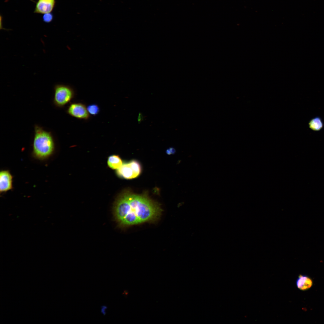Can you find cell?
Segmentation results:
<instances>
[{
	"mask_svg": "<svg viewBox=\"0 0 324 324\" xmlns=\"http://www.w3.org/2000/svg\"><path fill=\"white\" fill-rule=\"evenodd\" d=\"M113 211L119 225L125 227L154 222L159 218L162 210L159 205L146 194H137L126 190L118 197Z\"/></svg>",
	"mask_w": 324,
	"mask_h": 324,
	"instance_id": "cell-1",
	"label": "cell"
},
{
	"mask_svg": "<svg viewBox=\"0 0 324 324\" xmlns=\"http://www.w3.org/2000/svg\"><path fill=\"white\" fill-rule=\"evenodd\" d=\"M55 148L54 140L51 132L35 125L32 144L33 156L40 160H46L52 155Z\"/></svg>",
	"mask_w": 324,
	"mask_h": 324,
	"instance_id": "cell-2",
	"label": "cell"
},
{
	"mask_svg": "<svg viewBox=\"0 0 324 324\" xmlns=\"http://www.w3.org/2000/svg\"><path fill=\"white\" fill-rule=\"evenodd\" d=\"M53 103L56 107L62 108L69 103L75 96V91L71 86L58 84L54 87Z\"/></svg>",
	"mask_w": 324,
	"mask_h": 324,
	"instance_id": "cell-3",
	"label": "cell"
},
{
	"mask_svg": "<svg viewBox=\"0 0 324 324\" xmlns=\"http://www.w3.org/2000/svg\"><path fill=\"white\" fill-rule=\"evenodd\" d=\"M141 166L138 161L132 160L123 164L117 169V175L126 179H131L138 177L141 172Z\"/></svg>",
	"mask_w": 324,
	"mask_h": 324,
	"instance_id": "cell-4",
	"label": "cell"
},
{
	"mask_svg": "<svg viewBox=\"0 0 324 324\" xmlns=\"http://www.w3.org/2000/svg\"><path fill=\"white\" fill-rule=\"evenodd\" d=\"M66 112L70 116L78 119L87 120L90 117L87 106L82 103L74 102L70 104Z\"/></svg>",
	"mask_w": 324,
	"mask_h": 324,
	"instance_id": "cell-5",
	"label": "cell"
},
{
	"mask_svg": "<svg viewBox=\"0 0 324 324\" xmlns=\"http://www.w3.org/2000/svg\"><path fill=\"white\" fill-rule=\"evenodd\" d=\"M13 177L8 170H2L0 172V192H6L13 189Z\"/></svg>",
	"mask_w": 324,
	"mask_h": 324,
	"instance_id": "cell-6",
	"label": "cell"
},
{
	"mask_svg": "<svg viewBox=\"0 0 324 324\" xmlns=\"http://www.w3.org/2000/svg\"><path fill=\"white\" fill-rule=\"evenodd\" d=\"M55 3V0H38L34 12L44 14L50 13L53 8Z\"/></svg>",
	"mask_w": 324,
	"mask_h": 324,
	"instance_id": "cell-7",
	"label": "cell"
},
{
	"mask_svg": "<svg viewBox=\"0 0 324 324\" xmlns=\"http://www.w3.org/2000/svg\"><path fill=\"white\" fill-rule=\"evenodd\" d=\"M296 284L298 289L304 291L309 289L312 286L313 281L308 276L300 274L296 280Z\"/></svg>",
	"mask_w": 324,
	"mask_h": 324,
	"instance_id": "cell-8",
	"label": "cell"
},
{
	"mask_svg": "<svg viewBox=\"0 0 324 324\" xmlns=\"http://www.w3.org/2000/svg\"><path fill=\"white\" fill-rule=\"evenodd\" d=\"M107 164L112 169H118L123 164L121 158L118 156L116 155L109 157Z\"/></svg>",
	"mask_w": 324,
	"mask_h": 324,
	"instance_id": "cell-9",
	"label": "cell"
},
{
	"mask_svg": "<svg viewBox=\"0 0 324 324\" xmlns=\"http://www.w3.org/2000/svg\"><path fill=\"white\" fill-rule=\"evenodd\" d=\"M309 128L314 131H319L323 127V124L321 118L316 117L311 119L308 123Z\"/></svg>",
	"mask_w": 324,
	"mask_h": 324,
	"instance_id": "cell-10",
	"label": "cell"
},
{
	"mask_svg": "<svg viewBox=\"0 0 324 324\" xmlns=\"http://www.w3.org/2000/svg\"><path fill=\"white\" fill-rule=\"evenodd\" d=\"M87 110L90 115L95 116L98 114L100 111L99 106L97 104H93L87 106Z\"/></svg>",
	"mask_w": 324,
	"mask_h": 324,
	"instance_id": "cell-11",
	"label": "cell"
},
{
	"mask_svg": "<svg viewBox=\"0 0 324 324\" xmlns=\"http://www.w3.org/2000/svg\"><path fill=\"white\" fill-rule=\"evenodd\" d=\"M43 21L49 23L51 22L53 19L52 14L50 13L44 14L43 16Z\"/></svg>",
	"mask_w": 324,
	"mask_h": 324,
	"instance_id": "cell-12",
	"label": "cell"
},
{
	"mask_svg": "<svg viewBox=\"0 0 324 324\" xmlns=\"http://www.w3.org/2000/svg\"><path fill=\"white\" fill-rule=\"evenodd\" d=\"M101 308V312L103 314L104 316H105L106 314V310L108 308V307L106 305H102L100 307Z\"/></svg>",
	"mask_w": 324,
	"mask_h": 324,
	"instance_id": "cell-13",
	"label": "cell"
},
{
	"mask_svg": "<svg viewBox=\"0 0 324 324\" xmlns=\"http://www.w3.org/2000/svg\"><path fill=\"white\" fill-rule=\"evenodd\" d=\"M175 152V149L173 148H170L168 149L166 151V153L168 154H173Z\"/></svg>",
	"mask_w": 324,
	"mask_h": 324,
	"instance_id": "cell-14",
	"label": "cell"
},
{
	"mask_svg": "<svg viewBox=\"0 0 324 324\" xmlns=\"http://www.w3.org/2000/svg\"><path fill=\"white\" fill-rule=\"evenodd\" d=\"M139 116L138 117V121L139 122H140L142 119V116L141 113H140L139 114Z\"/></svg>",
	"mask_w": 324,
	"mask_h": 324,
	"instance_id": "cell-15",
	"label": "cell"
},
{
	"mask_svg": "<svg viewBox=\"0 0 324 324\" xmlns=\"http://www.w3.org/2000/svg\"><path fill=\"white\" fill-rule=\"evenodd\" d=\"M128 293V292L127 290H124L123 292L122 293V295L126 297Z\"/></svg>",
	"mask_w": 324,
	"mask_h": 324,
	"instance_id": "cell-16",
	"label": "cell"
}]
</instances>
